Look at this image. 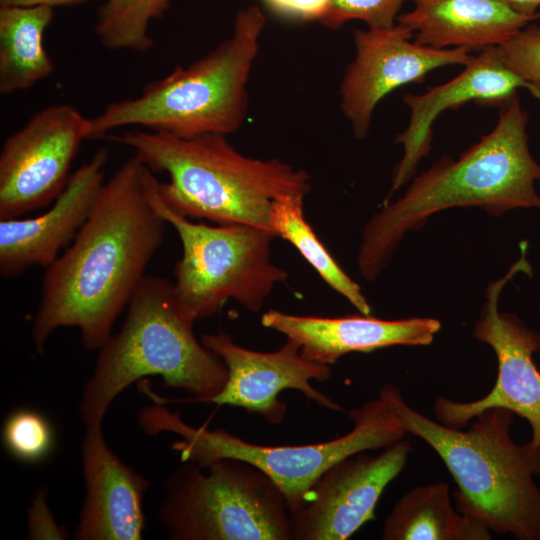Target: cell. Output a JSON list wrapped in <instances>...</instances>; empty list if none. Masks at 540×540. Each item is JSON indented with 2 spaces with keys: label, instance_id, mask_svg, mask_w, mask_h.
<instances>
[{
  "label": "cell",
  "instance_id": "6da1fadb",
  "mask_svg": "<svg viewBox=\"0 0 540 540\" xmlns=\"http://www.w3.org/2000/svg\"><path fill=\"white\" fill-rule=\"evenodd\" d=\"M133 156L104 182L68 248L49 265L32 324L43 350L62 327H77L86 350H99L129 304L163 242L167 222L156 197L159 181Z\"/></svg>",
  "mask_w": 540,
  "mask_h": 540
},
{
  "label": "cell",
  "instance_id": "7a4b0ae2",
  "mask_svg": "<svg viewBox=\"0 0 540 540\" xmlns=\"http://www.w3.org/2000/svg\"><path fill=\"white\" fill-rule=\"evenodd\" d=\"M499 108L490 133L458 159L443 157L416 176L400 198L366 223L357 259L366 280L378 277L407 231L423 227L437 212L472 206L495 216L515 208L540 210L534 185L540 182V164L528 145V115L518 93Z\"/></svg>",
  "mask_w": 540,
  "mask_h": 540
},
{
  "label": "cell",
  "instance_id": "3957f363",
  "mask_svg": "<svg viewBox=\"0 0 540 540\" xmlns=\"http://www.w3.org/2000/svg\"><path fill=\"white\" fill-rule=\"evenodd\" d=\"M104 138L131 148L153 172L167 173L169 180L159 183L160 197L171 210L189 219L274 233L270 222L273 203L305 197L311 189L306 171L277 158L245 156L222 134L181 138L133 129Z\"/></svg>",
  "mask_w": 540,
  "mask_h": 540
},
{
  "label": "cell",
  "instance_id": "277c9868",
  "mask_svg": "<svg viewBox=\"0 0 540 540\" xmlns=\"http://www.w3.org/2000/svg\"><path fill=\"white\" fill-rule=\"evenodd\" d=\"M406 433L425 441L441 458L458 489L456 510L482 520L492 533L540 540V450L510 436L514 413L493 407L467 430L446 426L413 409L392 383L380 392Z\"/></svg>",
  "mask_w": 540,
  "mask_h": 540
},
{
  "label": "cell",
  "instance_id": "5b68a950",
  "mask_svg": "<svg viewBox=\"0 0 540 540\" xmlns=\"http://www.w3.org/2000/svg\"><path fill=\"white\" fill-rule=\"evenodd\" d=\"M98 351L79 403L85 426L102 423L115 398L147 376H159L165 386L205 403L228 379L225 363L197 340L193 322L180 311L173 283L163 277H144L121 329Z\"/></svg>",
  "mask_w": 540,
  "mask_h": 540
},
{
  "label": "cell",
  "instance_id": "8992f818",
  "mask_svg": "<svg viewBox=\"0 0 540 540\" xmlns=\"http://www.w3.org/2000/svg\"><path fill=\"white\" fill-rule=\"evenodd\" d=\"M266 18L258 6L237 12L230 37L190 65L147 83L141 94L109 103L91 118L90 139L141 126L181 138L228 135L245 122L247 85Z\"/></svg>",
  "mask_w": 540,
  "mask_h": 540
},
{
  "label": "cell",
  "instance_id": "52a82bcc",
  "mask_svg": "<svg viewBox=\"0 0 540 540\" xmlns=\"http://www.w3.org/2000/svg\"><path fill=\"white\" fill-rule=\"evenodd\" d=\"M353 429L345 435L321 443L292 446H265L250 443L222 429L193 427L157 403L138 412V424L149 434L170 432L181 437L171 449L181 462L207 468L213 462L234 458L246 461L266 473L278 486L289 511L300 507L321 475L332 465L356 453L385 448L407 434L388 401L378 398L348 411Z\"/></svg>",
  "mask_w": 540,
  "mask_h": 540
},
{
  "label": "cell",
  "instance_id": "ba28073f",
  "mask_svg": "<svg viewBox=\"0 0 540 540\" xmlns=\"http://www.w3.org/2000/svg\"><path fill=\"white\" fill-rule=\"evenodd\" d=\"M159 520L172 540H292L290 511L258 467L224 458L185 461L164 482Z\"/></svg>",
  "mask_w": 540,
  "mask_h": 540
},
{
  "label": "cell",
  "instance_id": "9c48e42d",
  "mask_svg": "<svg viewBox=\"0 0 540 540\" xmlns=\"http://www.w3.org/2000/svg\"><path fill=\"white\" fill-rule=\"evenodd\" d=\"M156 205L182 244L173 285L180 311L189 321L213 316L229 299L257 312L275 285L287 279L288 273L271 260L273 232L192 222L162 201L159 188Z\"/></svg>",
  "mask_w": 540,
  "mask_h": 540
},
{
  "label": "cell",
  "instance_id": "30bf717a",
  "mask_svg": "<svg viewBox=\"0 0 540 540\" xmlns=\"http://www.w3.org/2000/svg\"><path fill=\"white\" fill-rule=\"evenodd\" d=\"M526 252L524 243L520 259L506 275L488 285L472 331L473 337L491 346L497 357L498 374L493 388L484 397L470 402L439 396L433 408L438 421L453 428L465 427L486 409H508L528 421L532 429L530 442L540 450V371L533 361V354L540 352V334L517 316L500 313L498 309V298L505 284L517 273L531 274Z\"/></svg>",
  "mask_w": 540,
  "mask_h": 540
},
{
  "label": "cell",
  "instance_id": "8fae6325",
  "mask_svg": "<svg viewBox=\"0 0 540 540\" xmlns=\"http://www.w3.org/2000/svg\"><path fill=\"white\" fill-rule=\"evenodd\" d=\"M91 130V118L75 106L56 104L7 137L0 152V219L23 217L56 200Z\"/></svg>",
  "mask_w": 540,
  "mask_h": 540
},
{
  "label": "cell",
  "instance_id": "7c38bea8",
  "mask_svg": "<svg viewBox=\"0 0 540 540\" xmlns=\"http://www.w3.org/2000/svg\"><path fill=\"white\" fill-rule=\"evenodd\" d=\"M355 56L340 84V107L354 136L364 139L378 103L409 83H423L428 73L447 65H467L466 48L437 49L415 41L414 33L396 23L389 28L355 30Z\"/></svg>",
  "mask_w": 540,
  "mask_h": 540
},
{
  "label": "cell",
  "instance_id": "4fadbf2b",
  "mask_svg": "<svg viewBox=\"0 0 540 540\" xmlns=\"http://www.w3.org/2000/svg\"><path fill=\"white\" fill-rule=\"evenodd\" d=\"M411 448L403 438L378 455L362 451L329 467L290 512L292 540H345L374 520L379 498L405 468Z\"/></svg>",
  "mask_w": 540,
  "mask_h": 540
},
{
  "label": "cell",
  "instance_id": "5bb4252c",
  "mask_svg": "<svg viewBox=\"0 0 540 540\" xmlns=\"http://www.w3.org/2000/svg\"><path fill=\"white\" fill-rule=\"evenodd\" d=\"M202 344L217 354L228 369L224 388L209 403L230 405L260 414L273 425L281 424L286 404L279 399L285 389H295L323 408L341 411L342 407L311 385L330 378V365L304 358L300 345L290 339L277 351L260 352L244 348L219 330L200 337Z\"/></svg>",
  "mask_w": 540,
  "mask_h": 540
},
{
  "label": "cell",
  "instance_id": "9a60e30c",
  "mask_svg": "<svg viewBox=\"0 0 540 540\" xmlns=\"http://www.w3.org/2000/svg\"><path fill=\"white\" fill-rule=\"evenodd\" d=\"M519 88L528 89L540 99L538 88L504 64L498 47H489L474 56L465 69L450 81L429 87L420 95L405 94L403 101L410 109V119L407 128L396 138V142L403 146V156L395 168L392 186L384 203L411 179L419 161L428 155L432 126L443 111L470 101L500 106Z\"/></svg>",
  "mask_w": 540,
  "mask_h": 540
},
{
  "label": "cell",
  "instance_id": "2e32d148",
  "mask_svg": "<svg viewBox=\"0 0 540 540\" xmlns=\"http://www.w3.org/2000/svg\"><path fill=\"white\" fill-rule=\"evenodd\" d=\"M108 149L101 147L70 178L52 207L33 218L0 219V273L16 277L47 268L70 245L88 218L104 184Z\"/></svg>",
  "mask_w": 540,
  "mask_h": 540
},
{
  "label": "cell",
  "instance_id": "e0dca14e",
  "mask_svg": "<svg viewBox=\"0 0 540 540\" xmlns=\"http://www.w3.org/2000/svg\"><path fill=\"white\" fill-rule=\"evenodd\" d=\"M81 459L86 491L73 538L142 539L143 498L149 481L109 448L102 423L85 426Z\"/></svg>",
  "mask_w": 540,
  "mask_h": 540
},
{
  "label": "cell",
  "instance_id": "ac0fdd59",
  "mask_svg": "<svg viewBox=\"0 0 540 540\" xmlns=\"http://www.w3.org/2000/svg\"><path fill=\"white\" fill-rule=\"evenodd\" d=\"M264 327L300 345L307 360L331 365L351 352H372L395 346L430 345L441 323L434 318L383 320L369 315L346 317L298 316L269 310L261 317Z\"/></svg>",
  "mask_w": 540,
  "mask_h": 540
},
{
  "label": "cell",
  "instance_id": "d6986e66",
  "mask_svg": "<svg viewBox=\"0 0 540 540\" xmlns=\"http://www.w3.org/2000/svg\"><path fill=\"white\" fill-rule=\"evenodd\" d=\"M413 8L397 23L414 33V41L437 49L484 50L507 42L540 18L522 13L508 0H408Z\"/></svg>",
  "mask_w": 540,
  "mask_h": 540
},
{
  "label": "cell",
  "instance_id": "ffe728a7",
  "mask_svg": "<svg viewBox=\"0 0 540 540\" xmlns=\"http://www.w3.org/2000/svg\"><path fill=\"white\" fill-rule=\"evenodd\" d=\"M384 540H490L480 519L453 508L445 482L417 486L404 494L387 516Z\"/></svg>",
  "mask_w": 540,
  "mask_h": 540
},
{
  "label": "cell",
  "instance_id": "44dd1931",
  "mask_svg": "<svg viewBox=\"0 0 540 540\" xmlns=\"http://www.w3.org/2000/svg\"><path fill=\"white\" fill-rule=\"evenodd\" d=\"M53 17L48 6H0L1 95L30 89L54 73V62L44 47Z\"/></svg>",
  "mask_w": 540,
  "mask_h": 540
},
{
  "label": "cell",
  "instance_id": "7402d4cb",
  "mask_svg": "<svg viewBox=\"0 0 540 540\" xmlns=\"http://www.w3.org/2000/svg\"><path fill=\"white\" fill-rule=\"evenodd\" d=\"M304 198L286 197L273 203L270 222L274 233L290 242L332 289L369 315L371 308L359 285L337 264L306 221Z\"/></svg>",
  "mask_w": 540,
  "mask_h": 540
},
{
  "label": "cell",
  "instance_id": "603a6c76",
  "mask_svg": "<svg viewBox=\"0 0 540 540\" xmlns=\"http://www.w3.org/2000/svg\"><path fill=\"white\" fill-rule=\"evenodd\" d=\"M171 0H106L98 8L95 34L108 50L146 52L153 46L150 23L170 6Z\"/></svg>",
  "mask_w": 540,
  "mask_h": 540
},
{
  "label": "cell",
  "instance_id": "cb8c5ba5",
  "mask_svg": "<svg viewBox=\"0 0 540 540\" xmlns=\"http://www.w3.org/2000/svg\"><path fill=\"white\" fill-rule=\"evenodd\" d=\"M2 441L6 451L22 463H38L54 448V430L49 420L30 408L12 411L5 419Z\"/></svg>",
  "mask_w": 540,
  "mask_h": 540
},
{
  "label": "cell",
  "instance_id": "d4e9b609",
  "mask_svg": "<svg viewBox=\"0 0 540 540\" xmlns=\"http://www.w3.org/2000/svg\"><path fill=\"white\" fill-rule=\"evenodd\" d=\"M406 0H331L320 23L338 29L346 22L360 20L371 29L394 26Z\"/></svg>",
  "mask_w": 540,
  "mask_h": 540
},
{
  "label": "cell",
  "instance_id": "484cf974",
  "mask_svg": "<svg viewBox=\"0 0 540 540\" xmlns=\"http://www.w3.org/2000/svg\"><path fill=\"white\" fill-rule=\"evenodd\" d=\"M498 49L510 70L540 90V26L528 24Z\"/></svg>",
  "mask_w": 540,
  "mask_h": 540
},
{
  "label": "cell",
  "instance_id": "4316f807",
  "mask_svg": "<svg viewBox=\"0 0 540 540\" xmlns=\"http://www.w3.org/2000/svg\"><path fill=\"white\" fill-rule=\"evenodd\" d=\"M26 536L33 540H63L67 538L66 530L57 523L48 506L46 488L39 487L35 491L27 513Z\"/></svg>",
  "mask_w": 540,
  "mask_h": 540
},
{
  "label": "cell",
  "instance_id": "83f0119b",
  "mask_svg": "<svg viewBox=\"0 0 540 540\" xmlns=\"http://www.w3.org/2000/svg\"><path fill=\"white\" fill-rule=\"evenodd\" d=\"M331 0H265L275 12L301 20L321 21Z\"/></svg>",
  "mask_w": 540,
  "mask_h": 540
},
{
  "label": "cell",
  "instance_id": "f1b7e54d",
  "mask_svg": "<svg viewBox=\"0 0 540 540\" xmlns=\"http://www.w3.org/2000/svg\"><path fill=\"white\" fill-rule=\"evenodd\" d=\"M91 0H0V6H48L68 7L86 3Z\"/></svg>",
  "mask_w": 540,
  "mask_h": 540
},
{
  "label": "cell",
  "instance_id": "f546056e",
  "mask_svg": "<svg viewBox=\"0 0 540 540\" xmlns=\"http://www.w3.org/2000/svg\"><path fill=\"white\" fill-rule=\"evenodd\" d=\"M515 8L528 15H536L540 0H508Z\"/></svg>",
  "mask_w": 540,
  "mask_h": 540
}]
</instances>
